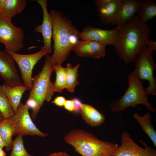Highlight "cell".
Masks as SVG:
<instances>
[{
    "label": "cell",
    "mask_w": 156,
    "mask_h": 156,
    "mask_svg": "<svg viewBox=\"0 0 156 156\" xmlns=\"http://www.w3.org/2000/svg\"><path fill=\"white\" fill-rule=\"evenodd\" d=\"M29 107L21 102L17 111L12 117L13 135H29L45 137L47 133L40 131L32 120L28 112Z\"/></svg>",
    "instance_id": "obj_8"
},
{
    "label": "cell",
    "mask_w": 156,
    "mask_h": 156,
    "mask_svg": "<svg viewBox=\"0 0 156 156\" xmlns=\"http://www.w3.org/2000/svg\"><path fill=\"white\" fill-rule=\"evenodd\" d=\"M54 70L56 73L55 81L53 85L54 92H61L66 87V68L60 64H55Z\"/></svg>",
    "instance_id": "obj_24"
},
{
    "label": "cell",
    "mask_w": 156,
    "mask_h": 156,
    "mask_svg": "<svg viewBox=\"0 0 156 156\" xmlns=\"http://www.w3.org/2000/svg\"><path fill=\"white\" fill-rule=\"evenodd\" d=\"M123 0H112L109 3L97 8L100 22L105 25L112 24Z\"/></svg>",
    "instance_id": "obj_17"
},
{
    "label": "cell",
    "mask_w": 156,
    "mask_h": 156,
    "mask_svg": "<svg viewBox=\"0 0 156 156\" xmlns=\"http://www.w3.org/2000/svg\"><path fill=\"white\" fill-rule=\"evenodd\" d=\"M133 117L139 123L144 132L156 147V131L151 123V115L150 113L147 112L143 116H141L137 113H135L133 115Z\"/></svg>",
    "instance_id": "obj_20"
},
{
    "label": "cell",
    "mask_w": 156,
    "mask_h": 156,
    "mask_svg": "<svg viewBox=\"0 0 156 156\" xmlns=\"http://www.w3.org/2000/svg\"><path fill=\"white\" fill-rule=\"evenodd\" d=\"M142 1V0H123L112 24L121 26L132 20Z\"/></svg>",
    "instance_id": "obj_15"
},
{
    "label": "cell",
    "mask_w": 156,
    "mask_h": 156,
    "mask_svg": "<svg viewBox=\"0 0 156 156\" xmlns=\"http://www.w3.org/2000/svg\"><path fill=\"white\" fill-rule=\"evenodd\" d=\"M64 108L70 112H73L74 105L72 100H66L64 105Z\"/></svg>",
    "instance_id": "obj_31"
},
{
    "label": "cell",
    "mask_w": 156,
    "mask_h": 156,
    "mask_svg": "<svg viewBox=\"0 0 156 156\" xmlns=\"http://www.w3.org/2000/svg\"><path fill=\"white\" fill-rule=\"evenodd\" d=\"M42 9L43 18L42 23L37 25L34 31L42 34L43 39V47L48 51V54L52 52L51 38L52 37L53 23L51 16L48 12L46 0H36Z\"/></svg>",
    "instance_id": "obj_13"
},
{
    "label": "cell",
    "mask_w": 156,
    "mask_h": 156,
    "mask_svg": "<svg viewBox=\"0 0 156 156\" xmlns=\"http://www.w3.org/2000/svg\"><path fill=\"white\" fill-rule=\"evenodd\" d=\"M64 138L81 156H113L118 146L112 142L101 140L92 133L80 129L71 131Z\"/></svg>",
    "instance_id": "obj_3"
},
{
    "label": "cell",
    "mask_w": 156,
    "mask_h": 156,
    "mask_svg": "<svg viewBox=\"0 0 156 156\" xmlns=\"http://www.w3.org/2000/svg\"><path fill=\"white\" fill-rule=\"evenodd\" d=\"M0 112L4 118L12 117L14 114L9 99L0 86Z\"/></svg>",
    "instance_id": "obj_25"
},
{
    "label": "cell",
    "mask_w": 156,
    "mask_h": 156,
    "mask_svg": "<svg viewBox=\"0 0 156 156\" xmlns=\"http://www.w3.org/2000/svg\"><path fill=\"white\" fill-rule=\"evenodd\" d=\"M118 26L114 29L106 30L91 26L85 27L79 33V39L92 40L107 46L114 45L119 36Z\"/></svg>",
    "instance_id": "obj_11"
},
{
    "label": "cell",
    "mask_w": 156,
    "mask_h": 156,
    "mask_svg": "<svg viewBox=\"0 0 156 156\" xmlns=\"http://www.w3.org/2000/svg\"><path fill=\"white\" fill-rule=\"evenodd\" d=\"M145 45L148 49L152 52L156 50V42L153 40L148 39L146 42Z\"/></svg>",
    "instance_id": "obj_29"
},
{
    "label": "cell",
    "mask_w": 156,
    "mask_h": 156,
    "mask_svg": "<svg viewBox=\"0 0 156 156\" xmlns=\"http://www.w3.org/2000/svg\"><path fill=\"white\" fill-rule=\"evenodd\" d=\"M49 13L54 41V52L50 57L55 64H62L79 40V32L71 20L61 12L52 9Z\"/></svg>",
    "instance_id": "obj_2"
},
{
    "label": "cell",
    "mask_w": 156,
    "mask_h": 156,
    "mask_svg": "<svg viewBox=\"0 0 156 156\" xmlns=\"http://www.w3.org/2000/svg\"><path fill=\"white\" fill-rule=\"evenodd\" d=\"M128 87L123 94L118 99L111 102V111L114 112H122L129 107L134 108L138 105L142 104L150 112H155V109L149 102L145 88L138 77L135 69L128 75Z\"/></svg>",
    "instance_id": "obj_4"
},
{
    "label": "cell",
    "mask_w": 156,
    "mask_h": 156,
    "mask_svg": "<svg viewBox=\"0 0 156 156\" xmlns=\"http://www.w3.org/2000/svg\"><path fill=\"white\" fill-rule=\"evenodd\" d=\"M106 46L95 41L79 40L73 50L78 56L99 59L104 57Z\"/></svg>",
    "instance_id": "obj_14"
},
{
    "label": "cell",
    "mask_w": 156,
    "mask_h": 156,
    "mask_svg": "<svg viewBox=\"0 0 156 156\" xmlns=\"http://www.w3.org/2000/svg\"><path fill=\"white\" fill-rule=\"evenodd\" d=\"M47 156H70L67 153L63 152L52 153Z\"/></svg>",
    "instance_id": "obj_33"
},
{
    "label": "cell",
    "mask_w": 156,
    "mask_h": 156,
    "mask_svg": "<svg viewBox=\"0 0 156 156\" xmlns=\"http://www.w3.org/2000/svg\"><path fill=\"white\" fill-rule=\"evenodd\" d=\"M73 101L74 105L73 112L75 113L80 112L81 108L82 103L81 100L78 98H75L72 100Z\"/></svg>",
    "instance_id": "obj_28"
},
{
    "label": "cell",
    "mask_w": 156,
    "mask_h": 156,
    "mask_svg": "<svg viewBox=\"0 0 156 156\" xmlns=\"http://www.w3.org/2000/svg\"><path fill=\"white\" fill-rule=\"evenodd\" d=\"M12 117L4 118L0 122V135L5 144V149L7 151L12 149L13 135V130L12 126Z\"/></svg>",
    "instance_id": "obj_21"
},
{
    "label": "cell",
    "mask_w": 156,
    "mask_h": 156,
    "mask_svg": "<svg viewBox=\"0 0 156 156\" xmlns=\"http://www.w3.org/2000/svg\"><path fill=\"white\" fill-rule=\"evenodd\" d=\"M5 143L2 137L0 135V148L3 149L4 147H5Z\"/></svg>",
    "instance_id": "obj_34"
},
{
    "label": "cell",
    "mask_w": 156,
    "mask_h": 156,
    "mask_svg": "<svg viewBox=\"0 0 156 156\" xmlns=\"http://www.w3.org/2000/svg\"><path fill=\"white\" fill-rule=\"evenodd\" d=\"M25 104L29 108H30L32 109V112H34L35 111L37 106L36 102L32 99L28 98Z\"/></svg>",
    "instance_id": "obj_30"
},
{
    "label": "cell",
    "mask_w": 156,
    "mask_h": 156,
    "mask_svg": "<svg viewBox=\"0 0 156 156\" xmlns=\"http://www.w3.org/2000/svg\"><path fill=\"white\" fill-rule=\"evenodd\" d=\"M45 56L44 63L41 71L33 77V86L29 92L28 98L34 100L37 104L36 110L31 114L34 120L36 119L44 101H49L54 93L53 83L51 81L50 77L55 64L48 54Z\"/></svg>",
    "instance_id": "obj_5"
},
{
    "label": "cell",
    "mask_w": 156,
    "mask_h": 156,
    "mask_svg": "<svg viewBox=\"0 0 156 156\" xmlns=\"http://www.w3.org/2000/svg\"><path fill=\"white\" fill-rule=\"evenodd\" d=\"M79 112L85 122L92 127L101 125L105 120L104 115L90 105L82 103Z\"/></svg>",
    "instance_id": "obj_16"
},
{
    "label": "cell",
    "mask_w": 156,
    "mask_h": 156,
    "mask_svg": "<svg viewBox=\"0 0 156 156\" xmlns=\"http://www.w3.org/2000/svg\"><path fill=\"white\" fill-rule=\"evenodd\" d=\"M8 53L13 57L20 70L23 85L30 90L33 86V69L38 62L43 56L48 54L47 51L43 47L39 51L31 54H22L12 52Z\"/></svg>",
    "instance_id": "obj_9"
},
{
    "label": "cell",
    "mask_w": 156,
    "mask_h": 156,
    "mask_svg": "<svg viewBox=\"0 0 156 156\" xmlns=\"http://www.w3.org/2000/svg\"><path fill=\"white\" fill-rule=\"evenodd\" d=\"M4 118L2 114L0 112V122L2 121V120Z\"/></svg>",
    "instance_id": "obj_37"
},
{
    "label": "cell",
    "mask_w": 156,
    "mask_h": 156,
    "mask_svg": "<svg viewBox=\"0 0 156 156\" xmlns=\"http://www.w3.org/2000/svg\"><path fill=\"white\" fill-rule=\"evenodd\" d=\"M66 100L65 98L63 96H58L55 97L51 102L52 104L57 106L61 107L64 106Z\"/></svg>",
    "instance_id": "obj_27"
},
{
    "label": "cell",
    "mask_w": 156,
    "mask_h": 156,
    "mask_svg": "<svg viewBox=\"0 0 156 156\" xmlns=\"http://www.w3.org/2000/svg\"><path fill=\"white\" fill-rule=\"evenodd\" d=\"M152 53L145 45L134 61L135 69L140 80H147L149 83L148 86L145 88L146 94L156 95V78L154 76L153 72L156 69V64L153 57Z\"/></svg>",
    "instance_id": "obj_6"
},
{
    "label": "cell",
    "mask_w": 156,
    "mask_h": 156,
    "mask_svg": "<svg viewBox=\"0 0 156 156\" xmlns=\"http://www.w3.org/2000/svg\"><path fill=\"white\" fill-rule=\"evenodd\" d=\"M138 17L143 22L151 19L156 15V4L151 0L142 1L137 12Z\"/></svg>",
    "instance_id": "obj_22"
},
{
    "label": "cell",
    "mask_w": 156,
    "mask_h": 156,
    "mask_svg": "<svg viewBox=\"0 0 156 156\" xmlns=\"http://www.w3.org/2000/svg\"><path fill=\"white\" fill-rule=\"evenodd\" d=\"M2 88L8 97L13 112L15 114L17 111L21 99L24 92L28 90V88L23 85L10 87L4 83Z\"/></svg>",
    "instance_id": "obj_18"
},
{
    "label": "cell",
    "mask_w": 156,
    "mask_h": 156,
    "mask_svg": "<svg viewBox=\"0 0 156 156\" xmlns=\"http://www.w3.org/2000/svg\"><path fill=\"white\" fill-rule=\"evenodd\" d=\"M12 150L10 156H33L26 150L23 143V136L17 135L13 140Z\"/></svg>",
    "instance_id": "obj_26"
},
{
    "label": "cell",
    "mask_w": 156,
    "mask_h": 156,
    "mask_svg": "<svg viewBox=\"0 0 156 156\" xmlns=\"http://www.w3.org/2000/svg\"><path fill=\"white\" fill-rule=\"evenodd\" d=\"M112 0H95L94 3L97 8L104 6L111 2Z\"/></svg>",
    "instance_id": "obj_32"
},
{
    "label": "cell",
    "mask_w": 156,
    "mask_h": 156,
    "mask_svg": "<svg viewBox=\"0 0 156 156\" xmlns=\"http://www.w3.org/2000/svg\"><path fill=\"white\" fill-rule=\"evenodd\" d=\"M15 62L14 59L10 54L0 50V75L4 83L12 87L23 84Z\"/></svg>",
    "instance_id": "obj_12"
},
{
    "label": "cell",
    "mask_w": 156,
    "mask_h": 156,
    "mask_svg": "<svg viewBox=\"0 0 156 156\" xmlns=\"http://www.w3.org/2000/svg\"><path fill=\"white\" fill-rule=\"evenodd\" d=\"M27 5L26 0H6L0 11V16L11 19L21 13Z\"/></svg>",
    "instance_id": "obj_19"
},
{
    "label": "cell",
    "mask_w": 156,
    "mask_h": 156,
    "mask_svg": "<svg viewBox=\"0 0 156 156\" xmlns=\"http://www.w3.org/2000/svg\"><path fill=\"white\" fill-rule=\"evenodd\" d=\"M24 33L21 27L14 26L11 19L0 16V42L8 53H16L24 47Z\"/></svg>",
    "instance_id": "obj_7"
},
{
    "label": "cell",
    "mask_w": 156,
    "mask_h": 156,
    "mask_svg": "<svg viewBox=\"0 0 156 156\" xmlns=\"http://www.w3.org/2000/svg\"><path fill=\"white\" fill-rule=\"evenodd\" d=\"M6 0H0V11L3 7Z\"/></svg>",
    "instance_id": "obj_35"
},
{
    "label": "cell",
    "mask_w": 156,
    "mask_h": 156,
    "mask_svg": "<svg viewBox=\"0 0 156 156\" xmlns=\"http://www.w3.org/2000/svg\"><path fill=\"white\" fill-rule=\"evenodd\" d=\"M119 28L118 37L113 45L119 57L125 64L134 62L145 45L151 32L149 25L138 16Z\"/></svg>",
    "instance_id": "obj_1"
},
{
    "label": "cell",
    "mask_w": 156,
    "mask_h": 156,
    "mask_svg": "<svg viewBox=\"0 0 156 156\" xmlns=\"http://www.w3.org/2000/svg\"><path fill=\"white\" fill-rule=\"evenodd\" d=\"M80 65L79 64L73 67L72 65L68 63L66 68V89L69 92L73 93L76 86L79 83L78 78V69Z\"/></svg>",
    "instance_id": "obj_23"
},
{
    "label": "cell",
    "mask_w": 156,
    "mask_h": 156,
    "mask_svg": "<svg viewBox=\"0 0 156 156\" xmlns=\"http://www.w3.org/2000/svg\"><path fill=\"white\" fill-rule=\"evenodd\" d=\"M0 156H6V153L2 149L0 148Z\"/></svg>",
    "instance_id": "obj_36"
},
{
    "label": "cell",
    "mask_w": 156,
    "mask_h": 156,
    "mask_svg": "<svg viewBox=\"0 0 156 156\" xmlns=\"http://www.w3.org/2000/svg\"><path fill=\"white\" fill-rule=\"evenodd\" d=\"M121 144L114 153L113 156H156V151L146 142L140 139L144 148L139 146L127 131L120 136Z\"/></svg>",
    "instance_id": "obj_10"
}]
</instances>
